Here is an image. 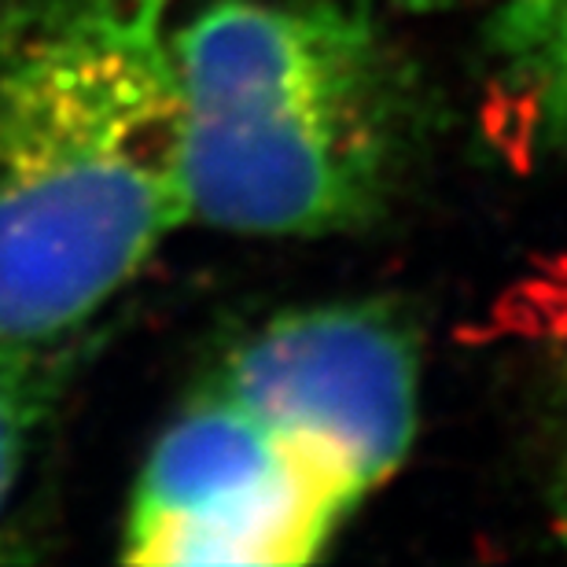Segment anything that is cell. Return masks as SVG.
<instances>
[{
  "instance_id": "cell-6",
  "label": "cell",
  "mask_w": 567,
  "mask_h": 567,
  "mask_svg": "<svg viewBox=\"0 0 567 567\" xmlns=\"http://www.w3.org/2000/svg\"><path fill=\"white\" fill-rule=\"evenodd\" d=\"M63 388V347L0 339V535Z\"/></svg>"
},
{
  "instance_id": "cell-1",
  "label": "cell",
  "mask_w": 567,
  "mask_h": 567,
  "mask_svg": "<svg viewBox=\"0 0 567 567\" xmlns=\"http://www.w3.org/2000/svg\"><path fill=\"white\" fill-rule=\"evenodd\" d=\"M0 41V339L85 332L188 225L169 0H30Z\"/></svg>"
},
{
  "instance_id": "cell-4",
  "label": "cell",
  "mask_w": 567,
  "mask_h": 567,
  "mask_svg": "<svg viewBox=\"0 0 567 567\" xmlns=\"http://www.w3.org/2000/svg\"><path fill=\"white\" fill-rule=\"evenodd\" d=\"M214 388L269 424L350 505L410 457L421 350L383 302H328L274 317L225 358Z\"/></svg>"
},
{
  "instance_id": "cell-3",
  "label": "cell",
  "mask_w": 567,
  "mask_h": 567,
  "mask_svg": "<svg viewBox=\"0 0 567 567\" xmlns=\"http://www.w3.org/2000/svg\"><path fill=\"white\" fill-rule=\"evenodd\" d=\"M354 505L269 424L210 383L144 461L126 516L130 564H313Z\"/></svg>"
},
{
  "instance_id": "cell-7",
  "label": "cell",
  "mask_w": 567,
  "mask_h": 567,
  "mask_svg": "<svg viewBox=\"0 0 567 567\" xmlns=\"http://www.w3.org/2000/svg\"><path fill=\"white\" fill-rule=\"evenodd\" d=\"M410 8H446V4H457V0H402Z\"/></svg>"
},
{
  "instance_id": "cell-5",
  "label": "cell",
  "mask_w": 567,
  "mask_h": 567,
  "mask_svg": "<svg viewBox=\"0 0 567 567\" xmlns=\"http://www.w3.org/2000/svg\"><path fill=\"white\" fill-rule=\"evenodd\" d=\"M486 66L497 137L516 155H567V0H502Z\"/></svg>"
},
{
  "instance_id": "cell-8",
  "label": "cell",
  "mask_w": 567,
  "mask_h": 567,
  "mask_svg": "<svg viewBox=\"0 0 567 567\" xmlns=\"http://www.w3.org/2000/svg\"><path fill=\"white\" fill-rule=\"evenodd\" d=\"M560 535H564V542H567V497H564V516H560Z\"/></svg>"
},
{
  "instance_id": "cell-2",
  "label": "cell",
  "mask_w": 567,
  "mask_h": 567,
  "mask_svg": "<svg viewBox=\"0 0 567 567\" xmlns=\"http://www.w3.org/2000/svg\"><path fill=\"white\" fill-rule=\"evenodd\" d=\"M188 221L336 236L377 221L413 141L410 71L350 0H218L174 27Z\"/></svg>"
}]
</instances>
